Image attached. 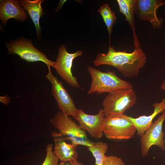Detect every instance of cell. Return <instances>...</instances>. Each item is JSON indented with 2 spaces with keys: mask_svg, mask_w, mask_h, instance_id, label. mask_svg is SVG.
<instances>
[{
  "mask_svg": "<svg viewBox=\"0 0 165 165\" xmlns=\"http://www.w3.org/2000/svg\"><path fill=\"white\" fill-rule=\"evenodd\" d=\"M147 60L146 56L141 48L128 53L125 51H116L109 44L107 53L98 54L93 63L95 66L103 65L113 66L124 77L132 78L138 75Z\"/></svg>",
  "mask_w": 165,
  "mask_h": 165,
  "instance_id": "1",
  "label": "cell"
},
{
  "mask_svg": "<svg viewBox=\"0 0 165 165\" xmlns=\"http://www.w3.org/2000/svg\"><path fill=\"white\" fill-rule=\"evenodd\" d=\"M50 122L58 130V132L51 133L53 137L61 138L65 141H69L72 143L88 147L95 143L88 138L86 131L77 124L70 116L61 111L50 118Z\"/></svg>",
  "mask_w": 165,
  "mask_h": 165,
  "instance_id": "2",
  "label": "cell"
},
{
  "mask_svg": "<svg viewBox=\"0 0 165 165\" xmlns=\"http://www.w3.org/2000/svg\"><path fill=\"white\" fill-rule=\"evenodd\" d=\"M87 70L91 78L87 95L108 93L120 89L133 88L130 82L120 78L115 71L103 72L90 66L87 67Z\"/></svg>",
  "mask_w": 165,
  "mask_h": 165,
  "instance_id": "3",
  "label": "cell"
},
{
  "mask_svg": "<svg viewBox=\"0 0 165 165\" xmlns=\"http://www.w3.org/2000/svg\"><path fill=\"white\" fill-rule=\"evenodd\" d=\"M137 100V95L133 88L120 89L108 93L102 103L105 117L123 114L135 104Z\"/></svg>",
  "mask_w": 165,
  "mask_h": 165,
  "instance_id": "4",
  "label": "cell"
},
{
  "mask_svg": "<svg viewBox=\"0 0 165 165\" xmlns=\"http://www.w3.org/2000/svg\"><path fill=\"white\" fill-rule=\"evenodd\" d=\"M102 131L108 139L119 140L130 139L136 131L134 125L125 117L124 114L105 117Z\"/></svg>",
  "mask_w": 165,
  "mask_h": 165,
  "instance_id": "5",
  "label": "cell"
},
{
  "mask_svg": "<svg viewBox=\"0 0 165 165\" xmlns=\"http://www.w3.org/2000/svg\"><path fill=\"white\" fill-rule=\"evenodd\" d=\"M82 53L81 50L73 53H69L66 50V46L62 45L59 49L53 67L61 77L68 84L73 87L83 90L79 83L77 78L73 76L72 72L74 60L81 56Z\"/></svg>",
  "mask_w": 165,
  "mask_h": 165,
  "instance_id": "6",
  "label": "cell"
},
{
  "mask_svg": "<svg viewBox=\"0 0 165 165\" xmlns=\"http://www.w3.org/2000/svg\"><path fill=\"white\" fill-rule=\"evenodd\" d=\"M9 54H15L29 62L41 61L48 67H53L54 62L49 59L46 55L35 47L31 40L20 38L6 43Z\"/></svg>",
  "mask_w": 165,
  "mask_h": 165,
  "instance_id": "7",
  "label": "cell"
},
{
  "mask_svg": "<svg viewBox=\"0 0 165 165\" xmlns=\"http://www.w3.org/2000/svg\"><path fill=\"white\" fill-rule=\"evenodd\" d=\"M48 71L46 78L51 84V92L60 111L67 115L74 117L78 109L72 97L64 87L62 82L52 73L50 67H48Z\"/></svg>",
  "mask_w": 165,
  "mask_h": 165,
  "instance_id": "8",
  "label": "cell"
},
{
  "mask_svg": "<svg viewBox=\"0 0 165 165\" xmlns=\"http://www.w3.org/2000/svg\"><path fill=\"white\" fill-rule=\"evenodd\" d=\"M165 120V112L159 116L149 127L141 137V152L142 156L147 155L150 148L153 145L165 150L164 137L165 133L163 131V126Z\"/></svg>",
  "mask_w": 165,
  "mask_h": 165,
  "instance_id": "9",
  "label": "cell"
},
{
  "mask_svg": "<svg viewBox=\"0 0 165 165\" xmlns=\"http://www.w3.org/2000/svg\"><path fill=\"white\" fill-rule=\"evenodd\" d=\"M74 118L78 122L81 127L87 131L91 137L100 138L102 137V127L105 118L103 109H99L97 114L92 115L86 113L79 108Z\"/></svg>",
  "mask_w": 165,
  "mask_h": 165,
  "instance_id": "10",
  "label": "cell"
},
{
  "mask_svg": "<svg viewBox=\"0 0 165 165\" xmlns=\"http://www.w3.org/2000/svg\"><path fill=\"white\" fill-rule=\"evenodd\" d=\"M165 4L161 0H137L135 13L140 20L149 22L154 28H160L163 20L157 16V10Z\"/></svg>",
  "mask_w": 165,
  "mask_h": 165,
  "instance_id": "11",
  "label": "cell"
},
{
  "mask_svg": "<svg viewBox=\"0 0 165 165\" xmlns=\"http://www.w3.org/2000/svg\"><path fill=\"white\" fill-rule=\"evenodd\" d=\"M154 107L153 112L148 116H142L134 118L124 114V116L129 120L135 127L137 134L141 137L149 127L152 120L157 115L165 112V97L160 102L155 103L152 105Z\"/></svg>",
  "mask_w": 165,
  "mask_h": 165,
  "instance_id": "12",
  "label": "cell"
},
{
  "mask_svg": "<svg viewBox=\"0 0 165 165\" xmlns=\"http://www.w3.org/2000/svg\"><path fill=\"white\" fill-rule=\"evenodd\" d=\"M27 13L25 9L16 0H1L0 5V19L1 23L5 25L8 20L15 18L19 21L27 19Z\"/></svg>",
  "mask_w": 165,
  "mask_h": 165,
  "instance_id": "13",
  "label": "cell"
},
{
  "mask_svg": "<svg viewBox=\"0 0 165 165\" xmlns=\"http://www.w3.org/2000/svg\"><path fill=\"white\" fill-rule=\"evenodd\" d=\"M54 146L53 152L61 161L77 160L78 154L76 148L78 145L67 143L61 138L54 139Z\"/></svg>",
  "mask_w": 165,
  "mask_h": 165,
  "instance_id": "14",
  "label": "cell"
},
{
  "mask_svg": "<svg viewBox=\"0 0 165 165\" xmlns=\"http://www.w3.org/2000/svg\"><path fill=\"white\" fill-rule=\"evenodd\" d=\"M117 1L120 12L124 15L125 20L132 30L134 49H138L140 48V45L135 32L134 16L137 0H117Z\"/></svg>",
  "mask_w": 165,
  "mask_h": 165,
  "instance_id": "15",
  "label": "cell"
},
{
  "mask_svg": "<svg viewBox=\"0 0 165 165\" xmlns=\"http://www.w3.org/2000/svg\"><path fill=\"white\" fill-rule=\"evenodd\" d=\"M44 1L42 0H21L19 1L20 5L28 12L34 23L38 38L40 36L41 33L40 19L44 14L41 4Z\"/></svg>",
  "mask_w": 165,
  "mask_h": 165,
  "instance_id": "16",
  "label": "cell"
},
{
  "mask_svg": "<svg viewBox=\"0 0 165 165\" xmlns=\"http://www.w3.org/2000/svg\"><path fill=\"white\" fill-rule=\"evenodd\" d=\"M98 12L102 17L106 26L109 38V44H110L112 27L117 19V17L115 13L111 10L110 6L107 3L104 4L101 6L98 10Z\"/></svg>",
  "mask_w": 165,
  "mask_h": 165,
  "instance_id": "17",
  "label": "cell"
},
{
  "mask_svg": "<svg viewBox=\"0 0 165 165\" xmlns=\"http://www.w3.org/2000/svg\"><path fill=\"white\" fill-rule=\"evenodd\" d=\"M108 147L107 144L101 142H96L93 145L88 147V150L95 159L96 165H103L105 154Z\"/></svg>",
  "mask_w": 165,
  "mask_h": 165,
  "instance_id": "18",
  "label": "cell"
},
{
  "mask_svg": "<svg viewBox=\"0 0 165 165\" xmlns=\"http://www.w3.org/2000/svg\"><path fill=\"white\" fill-rule=\"evenodd\" d=\"M52 144L47 145L46 147V154L45 159L41 165H58V159L53 151Z\"/></svg>",
  "mask_w": 165,
  "mask_h": 165,
  "instance_id": "19",
  "label": "cell"
},
{
  "mask_svg": "<svg viewBox=\"0 0 165 165\" xmlns=\"http://www.w3.org/2000/svg\"><path fill=\"white\" fill-rule=\"evenodd\" d=\"M103 165H125V164L121 158L113 156H105Z\"/></svg>",
  "mask_w": 165,
  "mask_h": 165,
  "instance_id": "20",
  "label": "cell"
},
{
  "mask_svg": "<svg viewBox=\"0 0 165 165\" xmlns=\"http://www.w3.org/2000/svg\"><path fill=\"white\" fill-rule=\"evenodd\" d=\"M58 165H83L77 160H73L67 161H61Z\"/></svg>",
  "mask_w": 165,
  "mask_h": 165,
  "instance_id": "21",
  "label": "cell"
},
{
  "mask_svg": "<svg viewBox=\"0 0 165 165\" xmlns=\"http://www.w3.org/2000/svg\"><path fill=\"white\" fill-rule=\"evenodd\" d=\"M66 1H67V0H60L57 6L56 9L55 11L57 12L59 11L62 7Z\"/></svg>",
  "mask_w": 165,
  "mask_h": 165,
  "instance_id": "22",
  "label": "cell"
},
{
  "mask_svg": "<svg viewBox=\"0 0 165 165\" xmlns=\"http://www.w3.org/2000/svg\"><path fill=\"white\" fill-rule=\"evenodd\" d=\"M160 87L162 90H165V80L162 83Z\"/></svg>",
  "mask_w": 165,
  "mask_h": 165,
  "instance_id": "23",
  "label": "cell"
},
{
  "mask_svg": "<svg viewBox=\"0 0 165 165\" xmlns=\"http://www.w3.org/2000/svg\"><path fill=\"white\" fill-rule=\"evenodd\" d=\"M164 127H165V121H164ZM164 141L165 143V139H164Z\"/></svg>",
  "mask_w": 165,
  "mask_h": 165,
  "instance_id": "24",
  "label": "cell"
}]
</instances>
